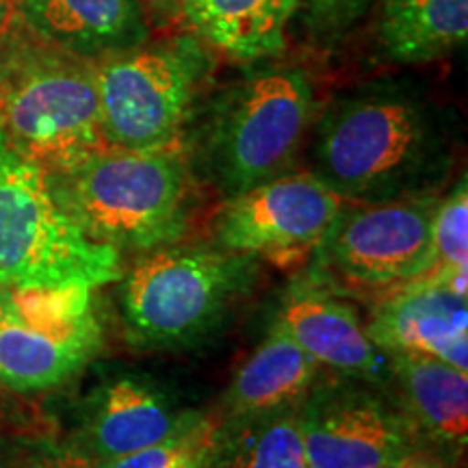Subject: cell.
<instances>
[{
	"label": "cell",
	"instance_id": "cell-1",
	"mask_svg": "<svg viewBox=\"0 0 468 468\" xmlns=\"http://www.w3.org/2000/svg\"><path fill=\"white\" fill-rule=\"evenodd\" d=\"M455 122L425 85L384 76L336 93L314 120L310 174L343 202L436 196L453 167Z\"/></svg>",
	"mask_w": 468,
	"mask_h": 468
},
{
	"label": "cell",
	"instance_id": "cell-7",
	"mask_svg": "<svg viewBox=\"0 0 468 468\" xmlns=\"http://www.w3.org/2000/svg\"><path fill=\"white\" fill-rule=\"evenodd\" d=\"M210 52L196 35H176L93 63L109 148L174 145L215 66Z\"/></svg>",
	"mask_w": 468,
	"mask_h": 468
},
{
	"label": "cell",
	"instance_id": "cell-14",
	"mask_svg": "<svg viewBox=\"0 0 468 468\" xmlns=\"http://www.w3.org/2000/svg\"><path fill=\"white\" fill-rule=\"evenodd\" d=\"M202 414L178 408L165 390L137 376L115 378L96 390L83 434L76 438L98 462L134 453L196 423Z\"/></svg>",
	"mask_w": 468,
	"mask_h": 468
},
{
	"label": "cell",
	"instance_id": "cell-11",
	"mask_svg": "<svg viewBox=\"0 0 468 468\" xmlns=\"http://www.w3.org/2000/svg\"><path fill=\"white\" fill-rule=\"evenodd\" d=\"M341 207L310 172H286L228 197L215 218V239L234 254L295 261L317 248Z\"/></svg>",
	"mask_w": 468,
	"mask_h": 468
},
{
	"label": "cell",
	"instance_id": "cell-6",
	"mask_svg": "<svg viewBox=\"0 0 468 468\" xmlns=\"http://www.w3.org/2000/svg\"><path fill=\"white\" fill-rule=\"evenodd\" d=\"M251 282V256L200 245L152 251L122 282L126 335L142 347L197 343L221 324Z\"/></svg>",
	"mask_w": 468,
	"mask_h": 468
},
{
	"label": "cell",
	"instance_id": "cell-22",
	"mask_svg": "<svg viewBox=\"0 0 468 468\" xmlns=\"http://www.w3.org/2000/svg\"><path fill=\"white\" fill-rule=\"evenodd\" d=\"M218 420L200 417L178 434L139 452L101 462L98 468H204Z\"/></svg>",
	"mask_w": 468,
	"mask_h": 468
},
{
	"label": "cell",
	"instance_id": "cell-17",
	"mask_svg": "<svg viewBox=\"0 0 468 468\" xmlns=\"http://www.w3.org/2000/svg\"><path fill=\"white\" fill-rule=\"evenodd\" d=\"M321 365L276 321L234 373L224 397V419L245 420L300 408L319 384Z\"/></svg>",
	"mask_w": 468,
	"mask_h": 468
},
{
	"label": "cell",
	"instance_id": "cell-10",
	"mask_svg": "<svg viewBox=\"0 0 468 468\" xmlns=\"http://www.w3.org/2000/svg\"><path fill=\"white\" fill-rule=\"evenodd\" d=\"M358 382L317 384L297 410L308 468H393L417 447L399 403Z\"/></svg>",
	"mask_w": 468,
	"mask_h": 468
},
{
	"label": "cell",
	"instance_id": "cell-16",
	"mask_svg": "<svg viewBox=\"0 0 468 468\" xmlns=\"http://www.w3.org/2000/svg\"><path fill=\"white\" fill-rule=\"evenodd\" d=\"M468 371L419 354H390V379L417 447L458 468L468 442Z\"/></svg>",
	"mask_w": 468,
	"mask_h": 468
},
{
	"label": "cell",
	"instance_id": "cell-21",
	"mask_svg": "<svg viewBox=\"0 0 468 468\" xmlns=\"http://www.w3.org/2000/svg\"><path fill=\"white\" fill-rule=\"evenodd\" d=\"M436 265L431 278L442 280L466 295L468 271V189L462 176L447 196L438 197L434 213Z\"/></svg>",
	"mask_w": 468,
	"mask_h": 468
},
{
	"label": "cell",
	"instance_id": "cell-25",
	"mask_svg": "<svg viewBox=\"0 0 468 468\" xmlns=\"http://www.w3.org/2000/svg\"><path fill=\"white\" fill-rule=\"evenodd\" d=\"M393 468H455V466L449 464V462H444L441 455L427 452V449L414 447L412 452L403 455Z\"/></svg>",
	"mask_w": 468,
	"mask_h": 468
},
{
	"label": "cell",
	"instance_id": "cell-4",
	"mask_svg": "<svg viewBox=\"0 0 468 468\" xmlns=\"http://www.w3.org/2000/svg\"><path fill=\"white\" fill-rule=\"evenodd\" d=\"M57 202L93 241L150 251L183 237L189 219V165L174 145L104 148L63 174H48Z\"/></svg>",
	"mask_w": 468,
	"mask_h": 468
},
{
	"label": "cell",
	"instance_id": "cell-12",
	"mask_svg": "<svg viewBox=\"0 0 468 468\" xmlns=\"http://www.w3.org/2000/svg\"><path fill=\"white\" fill-rule=\"evenodd\" d=\"M368 336L386 354H419L468 371V303L438 278H420L376 310Z\"/></svg>",
	"mask_w": 468,
	"mask_h": 468
},
{
	"label": "cell",
	"instance_id": "cell-13",
	"mask_svg": "<svg viewBox=\"0 0 468 468\" xmlns=\"http://www.w3.org/2000/svg\"><path fill=\"white\" fill-rule=\"evenodd\" d=\"M276 324L321 367L376 384L390 379V354L373 343L358 310L335 292L295 286Z\"/></svg>",
	"mask_w": 468,
	"mask_h": 468
},
{
	"label": "cell",
	"instance_id": "cell-8",
	"mask_svg": "<svg viewBox=\"0 0 468 468\" xmlns=\"http://www.w3.org/2000/svg\"><path fill=\"white\" fill-rule=\"evenodd\" d=\"M102 347L93 289H0V386L39 393L68 382Z\"/></svg>",
	"mask_w": 468,
	"mask_h": 468
},
{
	"label": "cell",
	"instance_id": "cell-24",
	"mask_svg": "<svg viewBox=\"0 0 468 468\" xmlns=\"http://www.w3.org/2000/svg\"><path fill=\"white\" fill-rule=\"evenodd\" d=\"M98 462L79 441H44L33 442L17 453L9 468H98Z\"/></svg>",
	"mask_w": 468,
	"mask_h": 468
},
{
	"label": "cell",
	"instance_id": "cell-2",
	"mask_svg": "<svg viewBox=\"0 0 468 468\" xmlns=\"http://www.w3.org/2000/svg\"><path fill=\"white\" fill-rule=\"evenodd\" d=\"M0 128L46 174L109 148L93 61L37 37L16 16L0 35Z\"/></svg>",
	"mask_w": 468,
	"mask_h": 468
},
{
	"label": "cell",
	"instance_id": "cell-9",
	"mask_svg": "<svg viewBox=\"0 0 468 468\" xmlns=\"http://www.w3.org/2000/svg\"><path fill=\"white\" fill-rule=\"evenodd\" d=\"M436 196L412 200L343 202L317 248L324 265L362 286L410 284L434 271Z\"/></svg>",
	"mask_w": 468,
	"mask_h": 468
},
{
	"label": "cell",
	"instance_id": "cell-23",
	"mask_svg": "<svg viewBox=\"0 0 468 468\" xmlns=\"http://www.w3.org/2000/svg\"><path fill=\"white\" fill-rule=\"evenodd\" d=\"M378 0H297L319 42H338L373 9Z\"/></svg>",
	"mask_w": 468,
	"mask_h": 468
},
{
	"label": "cell",
	"instance_id": "cell-3",
	"mask_svg": "<svg viewBox=\"0 0 468 468\" xmlns=\"http://www.w3.org/2000/svg\"><path fill=\"white\" fill-rule=\"evenodd\" d=\"M314 122V85L300 66L265 63L213 98L191 163L226 197L286 174Z\"/></svg>",
	"mask_w": 468,
	"mask_h": 468
},
{
	"label": "cell",
	"instance_id": "cell-20",
	"mask_svg": "<svg viewBox=\"0 0 468 468\" xmlns=\"http://www.w3.org/2000/svg\"><path fill=\"white\" fill-rule=\"evenodd\" d=\"M297 410L219 420L204 468H308Z\"/></svg>",
	"mask_w": 468,
	"mask_h": 468
},
{
	"label": "cell",
	"instance_id": "cell-19",
	"mask_svg": "<svg viewBox=\"0 0 468 468\" xmlns=\"http://www.w3.org/2000/svg\"><path fill=\"white\" fill-rule=\"evenodd\" d=\"M376 35L388 61H434L466 42L468 0H379Z\"/></svg>",
	"mask_w": 468,
	"mask_h": 468
},
{
	"label": "cell",
	"instance_id": "cell-5",
	"mask_svg": "<svg viewBox=\"0 0 468 468\" xmlns=\"http://www.w3.org/2000/svg\"><path fill=\"white\" fill-rule=\"evenodd\" d=\"M120 278V251L87 237L48 174L0 128V289H98Z\"/></svg>",
	"mask_w": 468,
	"mask_h": 468
},
{
	"label": "cell",
	"instance_id": "cell-15",
	"mask_svg": "<svg viewBox=\"0 0 468 468\" xmlns=\"http://www.w3.org/2000/svg\"><path fill=\"white\" fill-rule=\"evenodd\" d=\"M17 20L46 42L87 61L150 39L144 0H11Z\"/></svg>",
	"mask_w": 468,
	"mask_h": 468
},
{
	"label": "cell",
	"instance_id": "cell-27",
	"mask_svg": "<svg viewBox=\"0 0 468 468\" xmlns=\"http://www.w3.org/2000/svg\"><path fill=\"white\" fill-rule=\"evenodd\" d=\"M154 3H169V0H154Z\"/></svg>",
	"mask_w": 468,
	"mask_h": 468
},
{
	"label": "cell",
	"instance_id": "cell-26",
	"mask_svg": "<svg viewBox=\"0 0 468 468\" xmlns=\"http://www.w3.org/2000/svg\"><path fill=\"white\" fill-rule=\"evenodd\" d=\"M16 20V9L11 0H0V35H3Z\"/></svg>",
	"mask_w": 468,
	"mask_h": 468
},
{
	"label": "cell",
	"instance_id": "cell-18",
	"mask_svg": "<svg viewBox=\"0 0 468 468\" xmlns=\"http://www.w3.org/2000/svg\"><path fill=\"white\" fill-rule=\"evenodd\" d=\"M297 9V0H180L191 35L213 52L251 66L282 55Z\"/></svg>",
	"mask_w": 468,
	"mask_h": 468
}]
</instances>
